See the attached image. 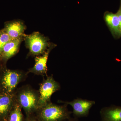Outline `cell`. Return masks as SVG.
Segmentation results:
<instances>
[{
  "mask_svg": "<svg viewBox=\"0 0 121 121\" xmlns=\"http://www.w3.org/2000/svg\"><path fill=\"white\" fill-rule=\"evenodd\" d=\"M15 94L16 101L24 111L26 116L36 113L40 107L39 91L29 86H24L16 90Z\"/></svg>",
  "mask_w": 121,
  "mask_h": 121,
  "instance_id": "obj_1",
  "label": "cell"
},
{
  "mask_svg": "<svg viewBox=\"0 0 121 121\" xmlns=\"http://www.w3.org/2000/svg\"><path fill=\"white\" fill-rule=\"evenodd\" d=\"M67 105H58L51 102L39 108L35 114L41 121H64L70 118Z\"/></svg>",
  "mask_w": 121,
  "mask_h": 121,
  "instance_id": "obj_2",
  "label": "cell"
},
{
  "mask_svg": "<svg viewBox=\"0 0 121 121\" xmlns=\"http://www.w3.org/2000/svg\"><path fill=\"white\" fill-rule=\"evenodd\" d=\"M27 73L18 70L4 69L0 73V84L1 92L13 94L17 85L24 80Z\"/></svg>",
  "mask_w": 121,
  "mask_h": 121,
  "instance_id": "obj_3",
  "label": "cell"
},
{
  "mask_svg": "<svg viewBox=\"0 0 121 121\" xmlns=\"http://www.w3.org/2000/svg\"><path fill=\"white\" fill-rule=\"evenodd\" d=\"M60 88L59 83L55 80L52 75L47 76L46 79L44 78L40 84L39 91V107L51 102L52 95L60 90Z\"/></svg>",
  "mask_w": 121,
  "mask_h": 121,
  "instance_id": "obj_4",
  "label": "cell"
},
{
  "mask_svg": "<svg viewBox=\"0 0 121 121\" xmlns=\"http://www.w3.org/2000/svg\"><path fill=\"white\" fill-rule=\"evenodd\" d=\"M25 40L30 53L33 55L43 54L48 46L46 38L38 32L26 36Z\"/></svg>",
  "mask_w": 121,
  "mask_h": 121,
  "instance_id": "obj_5",
  "label": "cell"
},
{
  "mask_svg": "<svg viewBox=\"0 0 121 121\" xmlns=\"http://www.w3.org/2000/svg\"><path fill=\"white\" fill-rule=\"evenodd\" d=\"M59 103L71 106L73 108V114L74 117H86L89 114L91 108L95 104V101H90L81 98H78L70 102L59 100Z\"/></svg>",
  "mask_w": 121,
  "mask_h": 121,
  "instance_id": "obj_6",
  "label": "cell"
},
{
  "mask_svg": "<svg viewBox=\"0 0 121 121\" xmlns=\"http://www.w3.org/2000/svg\"><path fill=\"white\" fill-rule=\"evenodd\" d=\"M16 102L15 93L0 92V120L7 121L8 116Z\"/></svg>",
  "mask_w": 121,
  "mask_h": 121,
  "instance_id": "obj_7",
  "label": "cell"
},
{
  "mask_svg": "<svg viewBox=\"0 0 121 121\" xmlns=\"http://www.w3.org/2000/svg\"><path fill=\"white\" fill-rule=\"evenodd\" d=\"M50 51V50H48L42 56L36 57L34 66L29 69L27 73H31L42 76L47 75L48 70L47 62Z\"/></svg>",
  "mask_w": 121,
  "mask_h": 121,
  "instance_id": "obj_8",
  "label": "cell"
},
{
  "mask_svg": "<svg viewBox=\"0 0 121 121\" xmlns=\"http://www.w3.org/2000/svg\"><path fill=\"white\" fill-rule=\"evenodd\" d=\"M101 121H121V107L112 105L102 108Z\"/></svg>",
  "mask_w": 121,
  "mask_h": 121,
  "instance_id": "obj_9",
  "label": "cell"
},
{
  "mask_svg": "<svg viewBox=\"0 0 121 121\" xmlns=\"http://www.w3.org/2000/svg\"><path fill=\"white\" fill-rule=\"evenodd\" d=\"M21 38L11 40L3 48L0 56L4 60L11 58L16 54L21 42Z\"/></svg>",
  "mask_w": 121,
  "mask_h": 121,
  "instance_id": "obj_10",
  "label": "cell"
},
{
  "mask_svg": "<svg viewBox=\"0 0 121 121\" xmlns=\"http://www.w3.org/2000/svg\"><path fill=\"white\" fill-rule=\"evenodd\" d=\"M25 29L24 25L20 21H15L7 24L5 31L12 39L21 38Z\"/></svg>",
  "mask_w": 121,
  "mask_h": 121,
  "instance_id": "obj_11",
  "label": "cell"
},
{
  "mask_svg": "<svg viewBox=\"0 0 121 121\" xmlns=\"http://www.w3.org/2000/svg\"><path fill=\"white\" fill-rule=\"evenodd\" d=\"M105 20L113 32L119 35L121 34L120 23L117 14L111 13H107L105 16Z\"/></svg>",
  "mask_w": 121,
  "mask_h": 121,
  "instance_id": "obj_12",
  "label": "cell"
},
{
  "mask_svg": "<svg viewBox=\"0 0 121 121\" xmlns=\"http://www.w3.org/2000/svg\"><path fill=\"white\" fill-rule=\"evenodd\" d=\"M22 109L21 106L16 101L8 116L7 121H24Z\"/></svg>",
  "mask_w": 121,
  "mask_h": 121,
  "instance_id": "obj_13",
  "label": "cell"
},
{
  "mask_svg": "<svg viewBox=\"0 0 121 121\" xmlns=\"http://www.w3.org/2000/svg\"><path fill=\"white\" fill-rule=\"evenodd\" d=\"M11 40L12 39L4 30L0 31V55L4 45Z\"/></svg>",
  "mask_w": 121,
  "mask_h": 121,
  "instance_id": "obj_14",
  "label": "cell"
},
{
  "mask_svg": "<svg viewBox=\"0 0 121 121\" xmlns=\"http://www.w3.org/2000/svg\"><path fill=\"white\" fill-rule=\"evenodd\" d=\"M24 121H41L35 114H33L30 116H26Z\"/></svg>",
  "mask_w": 121,
  "mask_h": 121,
  "instance_id": "obj_15",
  "label": "cell"
},
{
  "mask_svg": "<svg viewBox=\"0 0 121 121\" xmlns=\"http://www.w3.org/2000/svg\"><path fill=\"white\" fill-rule=\"evenodd\" d=\"M117 14V15L118 17V19H119V23H120V28H121V7Z\"/></svg>",
  "mask_w": 121,
  "mask_h": 121,
  "instance_id": "obj_16",
  "label": "cell"
},
{
  "mask_svg": "<svg viewBox=\"0 0 121 121\" xmlns=\"http://www.w3.org/2000/svg\"><path fill=\"white\" fill-rule=\"evenodd\" d=\"M2 60H3L1 58V57L0 56V73L4 69H5L4 68V67L3 65H2Z\"/></svg>",
  "mask_w": 121,
  "mask_h": 121,
  "instance_id": "obj_17",
  "label": "cell"
},
{
  "mask_svg": "<svg viewBox=\"0 0 121 121\" xmlns=\"http://www.w3.org/2000/svg\"><path fill=\"white\" fill-rule=\"evenodd\" d=\"M66 121H79L77 119V118L74 117V118H70L69 119L67 120Z\"/></svg>",
  "mask_w": 121,
  "mask_h": 121,
  "instance_id": "obj_18",
  "label": "cell"
},
{
  "mask_svg": "<svg viewBox=\"0 0 121 121\" xmlns=\"http://www.w3.org/2000/svg\"><path fill=\"white\" fill-rule=\"evenodd\" d=\"M0 121H7L5 120H0Z\"/></svg>",
  "mask_w": 121,
  "mask_h": 121,
  "instance_id": "obj_19",
  "label": "cell"
},
{
  "mask_svg": "<svg viewBox=\"0 0 121 121\" xmlns=\"http://www.w3.org/2000/svg\"><path fill=\"white\" fill-rule=\"evenodd\" d=\"M0 92H1V88H0Z\"/></svg>",
  "mask_w": 121,
  "mask_h": 121,
  "instance_id": "obj_20",
  "label": "cell"
}]
</instances>
